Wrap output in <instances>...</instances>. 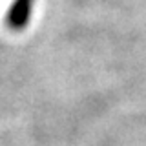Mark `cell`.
I'll list each match as a JSON object with an SVG mask.
<instances>
[{
  "mask_svg": "<svg viewBox=\"0 0 146 146\" xmlns=\"http://www.w3.org/2000/svg\"><path fill=\"white\" fill-rule=\"evenodd\" d=\"M35 0H13L7 11V26L11 29H24L31 18Z\"/></svg>",
  "mask_w": 146,
  "mask_h": 146,
  "instance_id": "obj_1",
  "label": "cell"
}]
</instances>
